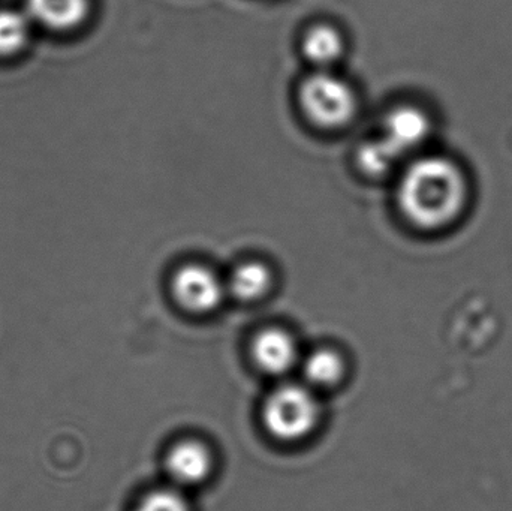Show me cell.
I'll return each mask as SVG.
<instances>
[{
  "mask_svg": "<svg viewBox=\"0 0 512 511\" xmlns=\"http://www.w3.org/2000/svg\"><path fill=\"white\" fill-rule=\"evenodd\" d=\"M165 468L179 485H200L212 474V453L200 441H180L168 452Z\"/></svg>",
  "mask_w": 512,
  "mask_h": 511,
  "instance_id": "5b68a950",
  "label": "cell"
},
{
  "mask_svg": "<svg viewBox=\"0 0 512 511\" xmlns=\"http://www.w3.org/2000/svg\"><path fill=\"white\" fill-rule=\"evenodd\" d=\"M402 158V153L382 135L366 141L357 152L358 165L369 176H385Z\"/></svg>",
  "mask_w": 512,
  "mask_h": 511,
  "instance_id": "7c38bea8",
  "label": "cell"
},
{
  "mask_svg": "<svg viewBox=\"0 0 512 511\" xmlns=\"http://www.w3.org/2000/svg\"><path fill=\"white\" fill-rule=\"evenodd\" d=\"M89 8V0H26V14L32 23L57 32L80 26Z\"/></svg>",
  "mask_w": 512,
  "mask_h": 511,
  "instance_id": "ba28073f",
  "label": "cell"
},
{
  "mask_svg": "<svg viewBox=\"0 0 512 511\" xmlns=\"http://www.w3.org/2000/svg\"><path fill=\"white\" fill-rule=\"evenodd\" d=\"M174 299L192 314H209L219 308L227 282L218 273L203 264H186L180 267L171 282Z\"/></svg>",
  "mask_w": 512,
  "mask_h": 511,
  "instance_id": "277c9868",
  "label": "cell"
},
{
  "mask_svg": "<svg viewBox=\"0 0 512 511\" xmlns=\"http://www.w3.org/2000/svg\"><path fill=\"white\" fill-rule=\"evenodd\" d=\"M432 123L429 116L412 105L394 108L384 123V134L403 156L420 147L429 137Z\"/></svg>",
  "mask_w": 512,
  "mask_h": 511,
  "instance_id": "52a82bcc",
  "label": "cell"
},
{
  "mask_svg": "<svg viewBox=\"0 0 512 511\" xmlns=\"http://www.w3.org/2000/svg\"><path fill=\"white\" fill-rule=\"evenodd\" d=\"M303 374L310 386L328 389L342 380L345 374V363L336 351L321 348L306 357Z\"/></svg>",
  "mask_w": 512,
  "mask_h": 511,
  "instance_id": "8fae6325",
  "label": "cell"
},
{
  "mask_svg": "<svg viewBox=\"0 0 512 511\" xmlns=\"http://www.w3.org/2000/svg\"><path fill=\"white\" fill-rule=\"evenodd\" d=\"M319 419L321 405L315 393L300 384L280 386L262 407V422L268 434L286 443L309 437Z\"/></svg>",
  "mask_w": 512,
  "mask_h": 511,
  "instance_id": "7a4b0ae2",
  "label": "cell"
},
{
  "mask_svg": "<svg viewBox=\"0 0 512 511\" xmlns=\"http://www.w3.org/2000/svg\"><path fill=\"white\" fill-rule=\"evenodd\" d=\"M30 23L32 20L26 12L14 9L0 11V56H12L26 45Z\"/></svg>",
  "mask_w": 512,
  "mask_h": 511,
  "instance_id": "4fadbf2b",
  "label": "cell"
},
{
  "mask_svg": "<svg viewBox=\"0 0 512 511\" xmlns=\"http://www.w3.org/2000/svg\"><path fill=\"white\" fill-rule=\"evenodd\" d=\"M252 356L261 371L279 377L288 374L297 365V342L285 330H264L255 338Z\"/></svg>",
  "mask_w": 512,
  "mask_h": 511,
  "instance_id": "8992f818",
  "label": "cell"
},
{
  "mask_svg": "<svg viewBox=\"0 0 512 511\" xmlns=\"http://www.w3.org/2000/svg\"><path fill=\"white\" fill-rule=\"evenodd\" d=\"M298 101L307 119L328 129L348 125L358 107L351 84L328 69H319L303 80L298 89Z\"/></svg>",
  "mask_w": 512,
  "mask_h": 511,
  "instance_id": "3957f363",
  "label": "cell"
},
{
  "mask_svg": "<svg viewBox=\"0 0 512 511\" xmlns=\"http://www.w3.org/2000/svg\"><path fill=\"white\" fill-rule=\"evenodd\" d=\"M468 197L462 170L450 159L426 156L412 162L397 188L403 215L424 230H438L456 221Z\"/></svg>",
  "mask_w": 512,
  "mask_h": 511,
  "instance_id": "6da1fadb",
  "label": "cell"
},
{
  "mask_svg": "<svg viewBox=\"0 0 512 511\" xmlns=\"http://www.w3.org/2000/svg\"><path fill=\"white\" fill-rule=\"evenodd\" d=\"M345 51L342 33L328 24H318L306 33L303 39V53L319 69L334 65Z\"/></svg>",
  "mask_w": 512,
  "mask_h": 511,
  "instance_id": "30bf717a",
  "label": "cell"
},
{
  "mask_svg": "<svg viewBox=\"0 0 512 511\" xmlns=\"http://www.w3.org/2000/svg\"><path fill=\"white\" fill-rule=\"evenodd\" d=\"M134 511H191L188 501L176 491L164 489L143 498Z\"/></svg>",
  "mask_w": 512,
  "mask_h": 511,
  "instance_id": "5bb4252c",
  "label": "cell"
},
{
  "mask_svg": "<svg viewBox=\"0 0 512 511\" xmlns=\"http://www.w3.org/2000/svg\"><path fill=\"white\" fill-rule=\"evenodd\" d=\"M273 285V273L261 261L240 264L231 273L227 290L242 302H256L262 299Z\"/></svg>",
  "mask_w": 512,
  "mask_h": 511,
  "instance_id": "9c48e42d",
  "label": "cell"
}]
</instances>
